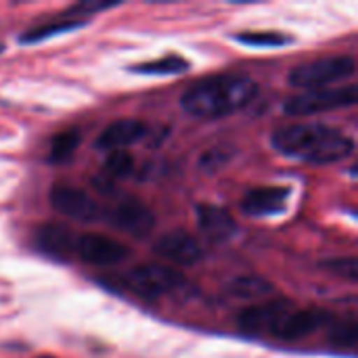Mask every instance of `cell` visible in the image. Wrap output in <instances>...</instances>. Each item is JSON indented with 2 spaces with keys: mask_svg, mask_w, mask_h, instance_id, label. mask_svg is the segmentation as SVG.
Segmentation results:
<instances>
[{
  "mask_svg": "<svg viewBox=\"0 0 358 358\" xmlns=\"http://www.w3.org/2000/svg\"><path fill=\"white\" fill-rule=\"evenodd\" d=\"M134 170V157L130 151L122 149V151H111L107 153L105 162H103V176L107 180H117V178H126L130 176Z\"/></svg>",
  "mask_w": 358,
  "mask_h": 358,
  "instance_id": "21",
  "label": "cell"
},
{
  "mask_svg": "<svg viewBox=\"0 0 358 358\" xmlns=\"http://www.w3.org/2000/svg\"><path fill=\"white\" fill-rule=\"evenodd\" d=\"M197 227L201 235L214 245L227 243L239 233V224L233 218V214L214 203L197 206Z\"/></svg>",
  "mask_w": 358,
  "mask_h": 358,
  "instance_id": "12",
  "label": "cell"
},
{
  "mask_svg": "<svg viewBox=\"0 0 358 358\" xmlns=\"http://www.w3.org/2000/svg\"><path fill=\"white\" fill-rule=\"evenodd\" d=\"M229 296L237 300H250V302H262L264 298L275 294V285L262 277L248 275V277H237L227 285Z\"/></svg>",
  "mask_w": 358,
  "mask_h": 358,
  "instance_id": "16",
  "label": "cell"
},
{
  "mask_svg": "<svg viewBox=\"0 0 358 358\" xmlns=\"http://www.w3.org/2000/svg\"><path fill=\"white\" fill-rule=\"evenodd\" d=\"M103 218L113 229L132 237H147L155 229V214L151 212V208L143 199L132 195H124L113 201L105 210Z\"/></svg>",
  "mask_w": 358,
  "mask_h": 358,
  "instance_id": "7",
  "label": "cell"
},
{
  "mask_svg": "<svg viewBox=\"0 0 358 358\" xmlns=\"http://www.w3.org/2000/svg\"><path fill=\"white\" fill-rule=\"evenodd\" d=\"M82 143V134L78 128H67L57 132L50 138V147H48V162L52 166H65L76 157V151Z\"/></svg>",
  "mask_w": 358,
  "mask_h": 358,
  "instance_id": "18",
  "label": "cell"
},
{
  "mask_svg": "<svg viewBox=\"0 0 358 358\" xmlns=\"http://www.w3.org/2000/svg\"><path fill=\"white\" fill-rule=\"evenodd\" d=\"M153 252L162 260L174 266H193L203 258L201 243L185 229H176L159 235L157 241L153 243Z\"/></svg>",
  "mask_w": 358,
  "mask_h": 358,
  "instance_id": "10",
  "label": "cell"
},
{
  "mask_svg": "<svg viewBox=\"0 0 358 358\" xmlns=\"http://www.w3.org/2000/svg\"><path fill=\"white\" fill-rule=\"evenodd\" d=\"M189 69H191V63L176 52H168L159 59L130 65V71L141 73V76H178V73H185Z\"/></svg>",
  "mask_w": 358,
  "mask_h": 358,
  "instance_id": "17",
  "label": "cell"
},
{
  "mask_svg": "<svg viewBox=\"0 0 358 358\" xmlns=\"http://www.w3.org/2000/svg\"><path fill=\"white\" fill-rule=\"evenodd\" d=\"M233 40L250 48H281L296 42V38L285 31H239L233 34Z\"/></svg>",
  "mask_w": 358,
  "mask_h": 358,
  "instance_id": "19",
  "label": "cell"
},
{
  "mask_svg": "<svg viewBox=\"0 0 358 358\" xmlns=\"http://www.w3.org/2000/svg\"><path fill=\"white\" fill-rule=\"evenodd\" d=\"M233 155H235V151H229V149H224V147H212V149H208V151L201 155L199 168H201L203 172H208V174H214V172L222 170V168L233 159Z\"/></svg>",
  "mask_w": 358,
  "mask_h": 358,
  "instance_id": "22",
  "label": "cell"
},
{
  "mask_svg": "<svg viewBox=\"0 0 358 358\" xmlns=\"http://www.w3.org/2000/svg\"><path fill=\"white\" fill-rule=\"evenodd\" d=\"M147 134V126L141 120L134 117H124V120H115L111 122L94 141V147L99 151L111 153V151H122L134 143H138L141 138H145Z\"/></svg>",
  "mask_w": 358,
  "mask_h": 358,
  "instance_id": "13",
  "label": "cell"
},
{
  "mask_svg": "<svg viewBox=\"0 0 358 358\" xmlns=\"http://www.w3.org/2000/svg\"><path fill=\"white\" fill-rule=\"evenodd\" d=\"M36 358H55V357H50V355H40V357H36Z\"/></svg>",
  "mask_w": 358,
  "mask_h": 358,
  "instance_id": "24",
  "label": "cell"
},
{
  "mask_svg": "<svg viewBox=\"0 0 358 358\" xmlns=\"http://www.w3.org/2000/svg\"><path fill=\"white\" fill-rule=\"evenodd\" d=\"M50 206L65 218L76 222H96L101 220L103 212L99 203L80 187L67 182H55L48 193Z\"/></svg>",
  "mask_w": 358,
  "mask_h": 358,
  "instance_id": "8",
  "label": "cell"
},
{
  "mask_svg": "<svg viewBox=\"0 0 358 358\" xmlns=\"http://www.w3.org/2000/svg\"><path fill=\"white\" fill-rule=\"evenodd\" d=\"M0 50H2V46H0Z\"/></svg>",
  "mask_w": 358,
  "mask_h": 358,
  "instance_id": "25",
  "label": "cell"
},
{
  "mask_svg": "<svg viewBox=\"0 0 358 358\" xmlns=\"http://www.w3.org/2000/svg\"><path fill=\"white\" fill-rule=\"evenodd\" d=\"M323 266L329 271V273H334V275H338V277H344V279H348V281H357V260L352 258V256H348V258H334V260H325L323 262Z\"/></svg>",
  "mask_w": 358,
  "mask_h": 358,
  "instance_id": "23",
  "label": "cell"
},
{
  "mask_svg": "<svg viewBox=\"0 0 358 358\" xmlns=\"http://www.w3.org/2000/svg\"><path fill=\"white\" fill-rule=\"evenodd\" d=\"M76 239H78V235L73 231H69L67 227L57 224V222L42 224L36 231V245H38V250L42 254L55 258V260H69V258H73Z\"/></svg>",
  "mask_w": 358,
  "mask_h": 358,
  "instance_id": "15",
  "label": "cell"
},
{
  "mask_svg": "<svg viewBox=\"0 0 358 358\" xmlns=\"http://www.w3.org/2000/svg\"><path fill=\"white\" fill-rule=\"evenodd\" d=\"M292 189L285 185L254 187L241 199V212L250 218H266L285 212Z\"/></svg>",
  "mask_w": 358,
  "mask_h": 358,
  "instance_id": "11",
  "label": "cell"
},
{
  "mask_svg": "<svg viewBox=\"0 0 358 358\" xmlns=\"http://www.w3.org/2000/svg\"><path fill=\"white\" fill-rule=\"evenodd\" d=\"M124 287L132 292L138 298L145 300H159L168 296H178L182 292H189L191 283L187 277L166 264H143L132 268L122 279Z\"/></svg>",
  "mask_w": 358,
  "mask_h": 358,
  "instance_id": "4",
  "label": "cell"
},
{
  "mask_svg": "<svg viewBox=\"0 0 358 358\" xmlns=\"http://www.w3.org/2000/svg\"><path fill=\"white\" fill-rule=\"evenodd\" d=\"M258 94V82L245 73H216L195 82L180 96L185 113L197 120H220L248 107Z\"/></svg>",
  "mask_w": 358,
  "mask_h": 358,
  "instance_id": "3",
  "label": "cell"
},
{
  "mask_svg": "<svg viewBox=\"0 0 358 358\" xmlns=\"http://www.w3.org/2000/svg\"><path fill=\"white\" fill-rule=\"evenodd\" d=\"M355 71H357V63L350 55H334V57H323L298 65L296 69L289 71L287 82L304 90L331 88V84L336 82L350 80Z\"/></svg>",
  "mask_w": 358,
  "mask_h": 358,
  "instance_id": "5",
  "label": "cell"
},
{
  "mask_svg": "<svg viewBox=\"0 0 358 358\" xmlns=\"http://www.w3.org/2000/svg\"><path fill=\"white\" fill-rule=\"evenodd\" d=\"M334 315L319 306H300L294 300L277 298L262 300L237 315V325L243 334L256 338H273L281 342H300L329 327Z\"/></svg>",
  "mask_w": 358,
  "mask_h": 358,
  "instance_id": "1",
  "label": "cell"
},
{
  "mask_svg": "<svg viewBox=\"0 0 358 358\" xmlns=\"http://www.w3.org/2000/svg\"><path fill=\"white\" fill-rule=\"evenodd\" d=\"M73 256L80 258L84 264L107 268V266L122 264L130 256V250L113 237H107L101 233H84V235H78L76 239Z\"/></svg>",
  "mask_w": 358,
  "mask_h": 358,
  "instance_id": "9",
  "label": "cell"
},
{
  "mask_svg": "<svg viewBox=\"0 0 358 358\" xmlns=\"http://www.w3.org/2000/svg\"><path fill=\"white\" fill-rule=\"evenodd\" d=\"M357 103V84H346L338 88H317V90H304L302 94H296L285 101L283 111L292 117H306V115H319L336 109H346Z\"/></svg>",
  "mask_w": 358,
  "mask_h": 358,
  "instance_id": "6",
  "label": "cell"
},
{
  "mask_svg": "<svg viewBox=\"0 0 358 358\" xmlns=\"http://www.w3.org/2000/svg\"><path fill=\"white\" fill-rule=\"evenodd\" d=\"M329 342L338 348V350H355L358 342V327L357 319L348 317V319H334V323L329 325Z\"/></svg>",
  "mask_w": 358,
  "mask_h": 358,
  "instance_id": "20",
  "label": "cell"
},
{
  "mask_svg": "<svg viewBox=\"0 0 358 358\" xmlns=\"http://www.w3.org/2000/svg\"><path fill=\"white\" fill-rule=\"evenodd\" d=\"M88 23V19L76 15L69 6L63 10V13H57L52 15L50 19L42 21V23H36L34 27L25 29L21 36H19V44H38V42H44V40H50L55 36H61V34H67V31H73V29H80Z\"/></svg>",
  "mask_w": 358,
  "mask_h": 358,
  "instance_id": "14",
  "label": "cell"
},
{
  "mask_svg": "<svg viewBox=\"0 0 358 358\" xmlns=\"http://www.w3.org/2000/svg\"><path fill=\"white\" fill-rule=\"evenodd\" d=\"M271 145L277 153L308 162L315 166H329L344 162L355 151V141L340 128L321 122L289 124L273 132Z\"/></svg>",
  "mask_w": 358,
  "mask_h": 358,
  "instance_id": "2",
  "label": "cell"
}]
</instances>
